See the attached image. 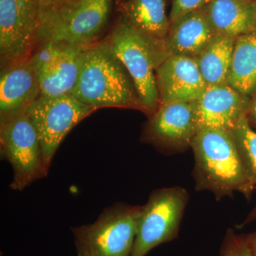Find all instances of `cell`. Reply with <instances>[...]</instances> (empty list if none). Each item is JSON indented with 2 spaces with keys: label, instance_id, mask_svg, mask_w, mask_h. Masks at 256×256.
Segmentation results:
<instances>
[{
  "label": "cell",
  "instance_id": "14",
  "mask_svg": "<svg viewBox=\"0 0 256 256\" xmlns=\"http://www.w3.org/2000/svg\"><path fill=\"white\" fill-rule=\"evenodd\" d=\"M40 96L32 56L4 66L0 80V122L25 112Z\"/></svg>",
  "mask_w": 256,
  "mask_h": 256
},
{
  "label": "cell",
  "instance_id": "12",
  "mask_svg": "<svg viewBox=\"0 0 256 256\" xmlns=\"http://www.w3.org/2000/svg\"><path fill=\"white\" fill-rule=\"evenodd\" d=\"M250 99L228 84L207 86L196 101L198 131H230L242 114H248Z\"/></svg>",
  "mask_w": 256,
  "mask_h": 256
},
{
  "label": "cell",
  "instance_id": "1",
  "mask_svg": "<svg viewBox=\"0 0 256 256\" xmlns=\"http://www.w3.org/2000/svg\"><path fill=\"white\" fill-rule=\"evenodd\" d=\"M72 95L96 109L124 108L146 112L130 76L106 40L86 47Z\"/></svg>",
  "mask_w": 256,
  "mask_h": 256
},
{
  "label": "cell",
  "instance_id": "26",
  "mask_svg": "<svg viewBox=\"0 0 256 256\" xmlns=\"http://www.w3.org/2000/svg\"><path fill=\"white\" fill-rule=\"evenodd\" d=\"M254 15H255V22L256 26V0H254Z\"/></svg>",
  "mask_w": 256,
  "mask_h": 256
},
{
  "label": "cell",
  "instance_id": "17",
  "mask_svg": "<svg viewBox=\"0 0 256 256\" xmlns=\"http://www.w3.org/2000/svg\"><path fill=\"white\" fill-rule=\"evenodd\" d=\"M228 85L244 96L256 92V32L236 38Z\"/></svg>",
  "mask_w": 256,
  "mask_h": 256
},
{
  "label": "cell",
  "instance_id": "11",
  "mask_svg": "<svg viewBox=\"0 0 256 256\" xmlns=\"http://www.w3.org/2000/svg\"><path fill=\"white\" fill-rule=\"evenodd\" d=\"M196 102H160L144 132V139L169 149L192 146L198 132Z\"/></svg>",
  "mask_w": 256,
  "mask_h": 256
},
{
  "label": "cell",
  "instance_id": "7",
  "mask_svg": "<svg viewBox=\"0 0 256 256\" xmlns=\"http://www.w3.org/2000/svg\"><path fill=\"white\" fill-rule=\"evenodd\" d=\"M96 110L72 95L40 96L26 108L25 112L40 138L47 174L54 156L66 136Z\"/></svg>",
  "mask_w": 256,
  "mask_h": 256
},
{
  "label": "cell",
  "instance_id": "8",
  "mask_svg": "<svg viewBox=\"0 0 256 256\" xmlns=\"http://www.w3.org/2000/svg\"><path fill=\"white\" fill-rule=\"evenodd\" d=\"M188 202L184 188L154 190L141 208L131 256H146L154 248L176 238Z\"/></svg>",
  "mask_w": 256,
  "mask_h": 256
},
{
  "label": "cell",
  "instance_id": "10",
  "mask_svg": "<svg viewBox=\"0 0 256 256\" xmlns=\"http://www.w3.org/2000/svg\"><path fill=\"white\" fill-rule=\"evenodd\" d=\"M85 48L56 42L38 44L32 58L41 96L72 95L78 80Z\"/></svg>",
  "mask_w": 256,
  "mask_h": 256
},
{
  "label": "cell",
  "instance_id": "9",
  "mask_svg": "<svg viewBox=\"0 0 256 256\" xmlns=\"http://www.w3.org/2000/svg\"><path fill=\"white\" fill-rule=\"evenodd\" d=\"M40 14L37 0H0V55L4 67L32 55L38 43Z\"/></svg>",
  "mask_w": 256,
  "mask_h": 256
},
{
  "label": "cell",
  "instance_id": "23",
  "mask_svg": "<svg viewBox=\"0 0 256 256\" xmlns=\"http://www.w3.org/2000/svg\"><path fill=\"white\" fill-rule=\"evenodd\" d=\"M64 0H37L38 4H40V10L52 8V6L60 4Z\"/></svg>",
  "mask_w": 256,
  "mask_h": 256
},
{
  "label": "cell",
  "instance_id": "25",
  "mask_svg": "<svg viewBox=\"0 0 256 256\" xmlns=\"http://www.w3.org/2000/svg\"><path fill=\"white\" fill-rule=\"evenodd\" d=\"M246 238L247 240H248L250 246L252 248L254 256H256V233L247 236Z\"/></svg>",
  "mask_w": 256,
  "mask_h": 256
},
{
  "label": "cell",
  "instance_id": "16",
  "mask_svg": "<svg viewBox=\"0 0 256 256\" xmlns=\"http://www.w3.org/2000/svg\"><path fill=\"white\" fill-rule=\"evenodd\" d=\"M204 8L216 35L237 38L256 32L254 0H210Z\"/></svg>",
  "mask_w": 256,
  "mask_h": 256
},
{
  "label": "cell",
  "instance_id": "4",
  "mask_svg": "<svg viewBox=\"0 0 256 256\" xmlns=\"http://www.w3.org/2000/svg\"><path fill=\"white\" fill-rule=\"evenodd\" d=\"M112 0H64L40 10L37 45L63 42L86 47L97 42L110 16Z\"/></svg>",
  "mask_w": 256,
  "mask_h": 256
},
{
  "label": "cell",
  "instance_id": "13",
  "mask_svg": "<svg viewBox=\"0 0 256 256\" xmlns=\"http://www.w3.org/2000/svg\"><path fill=\"white\" fill-rule=\"evenodd\" d=\"M160 102H196L207 86L195 58L171 55L156 72Z\"/></svg>",
  "mask_w": 256,
  "mask_h": 256
},
{
  "label": "cell",
  "instance_id": "5",
  "mask_svg": "<svg viewBox=\"0 0 256 256\" xmlns=\"http://www.w3.org/2000/svg\"><path fill=\"white\" fill-rule=\"evenodd\" d=\"M141 208L114 204L94 223L72 227L78 256H131Z\"/></svg>",
  "mask_w": 256,
  "mask_h": 256
},
{
  "label": "cell",
  "instance_id": "6",
  "mask_svg": "<svg viewBox=\"0 0 256 256\" xmlns=\"http://www.w3.org/2000/svg\"><path fill=\"white\" fill-rule=\"evenodd\" d=\"M0 146L2 160L12 168V190L22 191L48 174L38 133L26 112L1 122Z\"/></svg>",
  "mask_w": 256,
  "mask_h": 256
},
{
  "label": "cell",
  "instance_id": "2",
  "mask_svg": "<svg viewBox=\"0 0 256 256\" xmlns=\"http://www.w3.org/2000/svg\"><path fill=\"white\" fill-rule=\"evenodd\" d=\"M191 146L195 156L197 190H208L218 198L234 192L246 196L252 193L254 188L230 131L201 130Z\"/></svg>",
  "mask_w": 256,
  "mask_h": 256
},
{
  "label": "cell",
  "instance_id": "18",
  "mask_svg": "<svg viewBox=\"0 0 256 256\" xmlns=\"http://www.w3.org/2000/svg\"><path fill=\"white\" fill-rule=\"evenodd\" d=\"M236 38L216 35L195 58L206 86L228 84Z\"/></svg>",
  "mask_w": 256,
  "mask_h": 256
},
{
  "label": "cell",
  "instance_id": "19",
  "mask_svg": "<svg viewBox=\"0 0 256 256\" xmlns=\"http://www.w3.org/2000/svg\"><path fill=\"white\" fill-rule=\"evenodd\" d=\"M126 20L138 30L152 37L164 40L169 32L164 0H128Z\"/></svg>",
  "mask_w": 256,
  "mask_h": 256
},
{
  "label": "cell",
  "instance_id": "22",
  "mask_svg": "<svg viewBox=\"0 0 256 256\" xmlns=\"http://www.w3.org/2000/svg\"><path fill=\"white\" fill-rule=\"evenodd\" d=\"M210 0H173L170 14V23L196 10L203 9Z\"/></svg>",
  "mask_w": 256,
  "mask_h": 256
},
{
  "label": "cell",
  "instance_id": "20",
  "mask_svg": "<svg viewBox=\"0 0 256 256\" xmlns=\"http://www.w3.org/2000/svg\"><path fill=\"white\" fill-rule=\"evenodd\" d=\"M236 143L244 168L252 188L256 186V132L249 124L248 114H242L230 131Z\"/></svg>",
  "mask_w": 256,
  "mask_h": 256
},
{
  "label": "cell",
  "instance_id": "24",
  "mask_svg": "<svg viewBox=\"0 0 256 256\" xmlns=\"http://www.w3.org/2000/svg\"><path fill=\"white\" fill-rule=\"evenodd\" d=\"M248 114L256 122V92L252 94V98L250 99L248 110Z\"/></svg>",
  "mask_w": 256,
  "mask_h": 256
},
{
  "label": "cell",
  "instance_id": "27",
  "mask_svg": "<svg viewBox=\"0 0 256 256\" xmlns=\"http://www.w3.org/2000/svg\"><path fill=\"white\" fill-rule=\"evenodd\" d=\"M92 256L88 255V254H85V255H82V256Z\"/></svg>",
  "mask_w": 256,
  "mask_h": 256
},
{
  "label": "cell",
  "instance_id": "3",
  "mask_svg": "<svg viewBox=\"0 0 256 256\" xmlns=\"http://www.w3.org/2000/svg\"><path fill=\"white\" fill-rule=\"evenodd\" d=\"M106 41L130 76L146 112L154 114L160 105L156 69L171 56L164 40L148 36L124 18Z\"/></svg>",
  "mask_w": 256,
  "mask_h": 256
},
{
  "label": "cell",
  "instance_id": "21",
  "mask_svg": "<svg viewBox=\"0 0 256 256\" xmlns=\"http://www.w3.org/2000/svg\"><path fill=\"white\" fill-rule=\"evenodd\" d=\"M222 256H255L246 236H238L233 230L226 236L222 250Z\"/></svg>",
  "mask_w": 256,
  "mask_h": 256
},
{
  "label": "cell",
  "instance_id": "15",
  "mask_svg": "<svg viewBox=\"0 0 256 256\" xmlns=\"http://www.w3.org/2000/svg\"><path fill=\"white\" fill-rule=\"evenodd\" d=\"M216 36V34L203 8L172 23L164 42L170 54L195 58Z\"/></svg>",
  "mask_w": 256,
  "mask_h": 256
}]
</instances>
